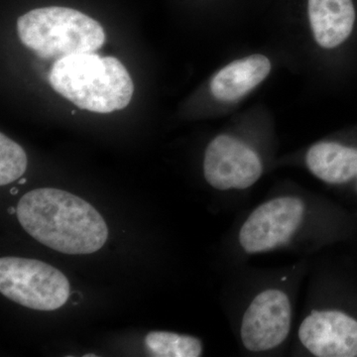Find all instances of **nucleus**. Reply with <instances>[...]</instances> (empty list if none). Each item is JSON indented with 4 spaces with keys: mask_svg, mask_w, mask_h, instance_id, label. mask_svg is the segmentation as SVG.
Here are the masks:
<instances>
[{
    "mask_svg": "<svg viewBox=\"0 0 357 357\" xmlns=\"http://www.w3.org/2000/svg\"><path fill=\"white\" fill-rule=\"evenodd\" d=\"M18 220L28 234L65 255H91L107 243L109 229L98 211L83 199L43 188L20 199Z\"/></svg>",
    "mask_w": 357,
    "mask_h": 357,
    "instance_id": "1",
    "label": "nucleus"
},
{
    "mask_svg": "<svg viewBox=\"0 0 357 357\" xmlns=\"http://www.w3.org/2000/svg\"><path fill=\"white\" fill-rule=\"evenodd\" d=\"M49 82L79 109L96 114L126 109L134 93L132 79L121 61L95 52L56 60Z\"/></svg>",
    "mask_w": 357,
    "mask_h": 357,
    "instance_id": "2",
    "label": "nucleus"
},
{
    "mask_svg": "<svg viewBox=\"0 0 357 357\" xmlns=\"http://www.w3.org/2000/svg\"><path fill=\"white\" fill-rule=\"evenodd\" d=\"M17 30L21 42L46 60L96 52L105 41L100 23L67 7L33 9L18 18Z\"/></svg>",
    "mask_w": 357,
    "mask_h": 357,
    "instance_id": "3",
    "label": "nucleus"
},
{
    "mask_svg": "<svg viewBox=\"0 0 357 357\" xmlns=\"http://www.w3.org/2000/svg\"><path fill=\"white\" fill-rule=\"evenodd\" d=\"M0 292L7 299L37 311H55L69 299L70 283L57 268L20 257L0 259Z\"/></svg>",
    "mask_w": 357,
    "mask_h": 357,
    "instance_id": "4",
    "label": "nucleus"
},
{
    "mask_svg": "<svg viewBox=\"0 0 357 357\" xmlns=\"http://www.w3.org/2000/svg\"><path fill=\"white\" fill-rule=\"evenodd\" d=\"M303 202L293 197L271 199L258 206L239 232V243L249 255L265 252L288 243L304 217Z\"/></svg>",
    "mask_w": 357,
    "mask_h": 357,
    "instance_id": "5",
    "label": "nucleus"
},
{
    "mask_svg": "<svg viewBox=\"0 0 357 357\" xmlns=\"http://www.w3.org/2000/svg\"><path fill=\"white\" fill-rule=\"evenodd\" d=\"M261 174L258 155L236 138L220 135L206 148L204 175L215 189H248L259 180Z\"/></svg>",
    "mask_w": 357,
    "mask_h": 357,
    "instance_id": "6",
    "label": "nucleus"
},
{
    "mask_svg": "<svg viewBox=\"0 0 357 357\" xmlns=\"http://www.w3.org/2000/svg\"><path fill=\"white\" fill-rule=\"evenodd\" d=\"M291 328V304L280 290L260 293L246 310L241 340L250 351H267L280 345Z\"/></svg>",
    "mask_w": 357,
    "mask_h": 357,
    "instance_id": "7",
    "label": "nucleus"
},
{
    "mask_svg": "<svg viewBox=\"0 0 357 357\" xmlns=\"http://www.w3.org/2000/svg\"><path fill=\"white\" fill-rule=\"evenodd\" d=\"M299 337L314 356H357V321L342 312H312L301 325Z\"/></svg>",
    "mask_w": 357,
    "mask_h": 357,
    "instance_id": "8",
    "label": "nucleus"
},
{
    "mask_svg": "<svg viewBox=\"0 0 357 357\" xmlns=\"http://www.w3.org/2000/svg\"><path fill=\"white\" fill-rule=\"evenodd\" d=\"M309 17L319 46L333 49L351 34L356 10L352 0H309Z\"/></svg>",
    "mask_w": 357,
    "mask_h": 357,
    "instance_id": "9",
    "label": "nucleus"
},
{
    "mask_svg": "<svg viewBox=\"0 0 357 357\" xmlns=\"http://www.w3.org/2000/svg\"><path fill=\"white\" fill-rule=\"evenodd\" d=\"M271 70L269 59L252 55L225 66L211 82L213 96L222 102H234L262 83Z\"/></svg>",
    "mask_w": 357,
    "mask_h": 357,
    "instance_id": "10",
    "label": "nucleus"
},
{
    "mask_svg": "<svg viewBox=\"0 0 357 357\" xmlns=\"http://www.w3.org/2000/svg\"><path fill=\"white\" fill-rule=\"evenodd\" d=\"M307 165L328 184H344L357 176V149L335 142H319L307 153Z\"/></svg>",
    "mask_w": 357,
    "mask_h": 357,
    "instance_id": "11",
    "label": "nucleus"
},
{
    "mask_svg": "<svg viewBox=\"0 0 357 357\" xmlns=\"http://www.w3.org/2000/svg\"><path fill=\"white\" fill-rule=\"evenodd\" d=\"M145 345L155 357H199L203 352V344L198 338L168 332L148 333Z\"/></svg>",
    "mask_w": 357,
    "mask_h": 357,
    "instance_id": "12",
    "label": "nucleus"
},
{
    "mask_svg": "<svg viewBox=\"0 0 357 357\" xmlns=\"http://www.w3.org/2000/svg\"><path fill=\"white\" fill-rule=\"evenodd\" d=\"M27 169V156L23 148L6 134H0V185L11 184L22 177Z\"/></svg>",
    "mask_w": 357,
    "mask_h": 357,
    "instance_id": "13",
    "label": "nucleus"
},
{
    "mask_svg": "<svg viewBox=\"0 0 357 357\" xmlns=\"http://www.w3.org/2000/svg\"><path fill=\"white\" fill-rule=\"evenodd\" d=\"M10 192H11V194L15 195V194H17L18 191H17V189H13V190H11Z\"/></svg>",
    "mask_w": 357,
    "mask_h": 357,
    "instance_id": "14",
    "label": "nucleus"
},
{
    "mask_svg": "<svg viewBox=\"0 0 357 357\" xmlns=\"http://www.w3.org/2000/svg\"><path fill=\"white\" fill-rule=\"evenodd\" d=\"M20 184H25V183H26L25 178H21V180L20 181Z\"/></svg>",
    "mask_w": 357,
    "mask_h": 357,
    "instance_id": "15",
    "label": "nucleus"
},
{
    "mask_svg": "<svg viewBox=\"0 0 357 357\" xmlns=\"http://www.w3.org/2000/svg\"><path fill=\"white\" fill-rule=\"evenodd\" d=\"M15 211H17V210H14V208H9V213H14Z\"/></svg>",
    "mask_w": 357,
    "mask_h": 357,
    "instance_id": "16",
    "label": "nucleus"
}]
</instances>
